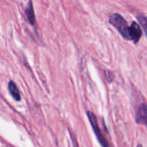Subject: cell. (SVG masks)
<instances>
[{"label":"cell","mask_w":147,"mask_h":147,"mask_svg":"<svg viewBox=\"0 0 147 147\" xmlns=\"http://www.w3.org/2000/svg\"><path fill=\"white\" fill-rule=\"evenodd\" d=\"M109 22L119 31L122 37L127 40H130L129 37V26L125 19L119 14H113L109 18Z\"/></svg>","instance_id":"obj_1"},{"label":"cell","mask_w":147,"mask_h":147,"mask_svg":"<svg viewBox=\"0 0 147 147\" xmlns=\"http://www.w3.org/2000/svg\"><path fill=\"white\" fill-rule=\"evenodd\" d=\"M87 116L88 118V120L90 121V125H91L92 128H93V130L94 131L95 134H96V138H97L98 141L99 142V143L103 147H110L109 146V143H108L107 140L106 139V138L104 137L103 134L100 132V129L99 128L97 118H96V115L93 113V112L88 111L87 112Z\"/></svg>","instance_id":"obj_2"},{"label":"cell","mask_w":147,"mask_h":147,"mask_svg":"<svg viewBox=\"0 0 147 147\" xmlns=\"http://www.w3.org/2000/svg\"><path fill=\"white\" fill-rule=\"evenodd\" d=\"M142 35V31L140 26L136 22H133L129 26V37L130 40L133 41L135 44L138 42Z\"/></svg>","instance_id":"obj_3"},{"label":"cell","mask_w":147,"mask_h":147,"mask_svg":"<svg viewBox=\"0 0 147 147\" xmlns=\"http://www.w3.org/2000/svg\"><path fill=\"white\" fill-rule=\"evenodd\" d=\"M136 121L139 124H143L147 126V104L142 103L137 109Z\"/></svg>","instance_id":"obj_4"},{"label":"cell","mask_w":147,"mask_h":147,"mask_svg":"<svg viewBox=\"0 0 147 147\" xmlns=\"http://www.w3.org/2000/svg\"><path fill=\"white\" fill-rule=\"evenodd\" d=\"M25 14L26 15H27V20H28L29 22H30L32 25H34L36 22V20L32 0H30L28 4H27V7L25 9Z\"/></svg>","instance_id":"obj_5"},{"label":"cell","mask_w":147,"mask_h":147,"mask_svg":"<svg viewBox=\"0 0 147 147\" xmlns=\"http://www.w3.org/2000/svg\"><path fill=\"white\" fill-rule=\"evenodd\" d=\"M8 89L9 90L10 94L14 98V100H16L17 101H20L21 100V96H20V90H19L18 88H17V85L15 84L14 82L11 81V80H10L9 82Z\"/></svg>","instance_id":"obj_6"},{"label":"cell","mask_w":147,"mask_h":147,"mask_svg":"<svg viewBox=\"0 0 147 147\" xmlns=\"http://www.w3.org/2000/svg\"><path fill=\"white\" fill-rule=\"evenodd\" d=\"M137 20L147 36V17L144 14H139L137 16Z\"/></svg>","instance_id":"obj_7"},{"label":"cell","mask_w":147,"mask_h":147,"mask_svg":"<svg viewBox=\"0 0 147 147\" xmlns=\"http://www.w3.org/2000/svg\"><path fill=\"white\" fill-rule=\"evenodd\" d=\"M107 74H106V77H107V80H108V81L109 82H111L112 80H113V78H111V76H113V74H112L111 73L110 71H109V72H107Z\"/></svg>","instance_id":"obj_8"},{"label":"cell","mask_w":147,"mask_h":147,"mask_svg":"<svg viewBox=\"0 0 147 147\" xmlns=\"http://www.w3.org/2000/svg\"><path fill=\"white\" fill-rule=\"evenodd\" d=\"M136 147H142V145H141V144H139Z\"/></svg>","instance_id":"obj_9"}]
</instances>
